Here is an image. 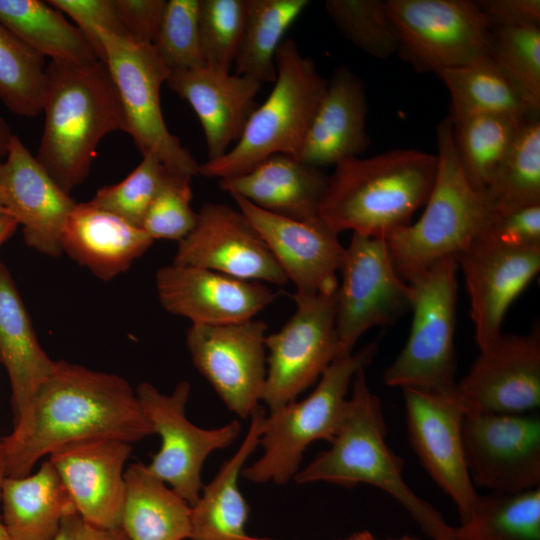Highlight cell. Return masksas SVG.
I'll return each mask as SVG.
<instances>
[{"label": "cell", "mask_w": 540, "mask_h": 540, "mask_svg": "<svg viewBox=\"0 0 540 540\" xmlns=\"http://www.w3.org/2000/svg\"><path fill=\"white\" fill-rule=\"evenodd\" d=\"M154 434L135 389L123 377L56 361L35 397L3 437L7 477H23L67 445L94 439L132 444Z\"/></svg>", "instance_id": "1"}, {"label": "cell", "mask_w": 540, "mask_h": 540, "mask_svg": "<svg viewBox=\"0 0 540 540\" xmlns=\"http://www.w3.org/2000/svg\"><path fill=\"white\" fill-rule=\"evenodd\" d=\"M45 76L44 126L35 158L70 193L88 177L101 140L127 132L126 119L104 61H50Z\"/></svg>", "instance_id": "2"}, {"label": "cell", "mask_w": 540, "mask_h": 540, "mask_svg": "<svg viewBox=\"0 0 540 540\" xmlns=\"http://www.w3.org/2000/svg\"><path fill=\"white\" fill-rule=\"evenodd\" d=\"M436 171L437 156L417 149L348 158L329 176L318 216L337 234L386 239L425 204Z\"/></svg>", "instance_id": "3"}, {"label": "cell", "mask_w": 540, "mask_h": 540, "mask_svg": "<svg viewBox=\"0 0 540 540\" xmlns=\"http://www.w3.org/2000/svg\"><path fill=\"white\" fill-rule=\"evenodd\" d=\"M329 443L327 450L298 471L296 483L372 485L400 503L431 540H454L453 527L405 482L404 461L386 443L381 402L368 385L365 368L353 378L343 422Z\"/></svg>", "instance_id": "4"}, {"label": "cell", "mask_w": 540, "mask_h": 540, "mask_svg": "<svg viewBox=\"0 0 540 540\" xmlns=\"http://www.w3.org/2000/svg\"><path fill=\"white\" fill-rule=\"evenodd\" d=\"M436 135L437 171L424 212L415 223L385 239L392 263L405 281L442 259L467 251L479 240L493 212L461 168L450 116L437 125Z\"/></svg>", "instance_id": "5"}, {"label": "cell", "mask_w": 540, "mask_h": 540, "mask_svg": "<svg viewBox=\"0 0 540 540\" xmlns=\"http://www.w3.org/2000/svg\"><path fill=\"white\" fill-rule=\"evenodd\" d=\"M275 67L273 89L253 111L239 140L220 158L200 164L199 174L221 180L244 174L275 154L299 158L328 80L292 39L280 43Z\"/></svg>", "instance_id": "6"}, {"label": "cell", "mask_w": 540, "mask_h": 540, "mask_svg": "<svg viewBox=\"0 0 540 540\" xmlns=\"http://www.w3.org/2000/svg\"><path fill=\"white\" fill-rule=\"evenodd\" d=\"M376 352V343H370L349 355L336 357L310 395L265 414L259 437L263 454L243 468L241 475L257 484H285L294 479L306 449L318 440L331 442L338 432L353 378L370 364Z\"/></svg>", "instance_id": "7"}, {"label": "cell", "mask_w": 540, "mask_h": 540, "mask_svg": "<svg viewBox=\"0 0 540 540\" xmlns=\"http://www.w3.org/2000/svg\"><path fill=\"white\" fill-rule=\"evenodd\" d=\"M458 270L456 258L448 257L406 281L411 329L405 346L384 371L387 386L456 393Z\"/></svg>", "instance_id": "8"}, {"label": "cell", "mask_w": 540, "mask_h": 540, "mask_svg": "<svg viewBox=\"0 0 540 540\" xmlns=\"http://www.w3.org/2000/svg\"><path fill=\"white\" fill-rule=\"evenodd\" d=\"M96 37L123 107L126 133L141 155H154L172 173L198 175L200 164L164 121L160 89L171 71L153 45L103 30H96Z\"/></svg>", "instance_id": "9"}, {"label": "cell", "mask_w": 540, "mask_h": 540, "mask_svg": "<svg viewBox=\"0 0 540 540\" xmlns=\"http://www.w3.org/2000/svg\"><path fill=\"white\" fill-rule=\"evenodd\" d=\"M398 54L416 71L436 73L489 56L491 25L469 0H386Z\"/></svg>", "instance_id": "10"}, {"label": "cell", "mask_w": 540, "mask_h": 540, "mask_svg": "<svg viewBox=\"0 0 540 540\" xmlns=\"http://www.w3.org/2000/svg\"><path fill=\"white\" fill-rule=\"evenodd\" d=\"M338 274L337 357L353 353L369 329L390 325L410 309V287L397 273L383 238L353 233Z\"/></svg>", "instance_id": "11"}, {"label": "cell", "mask_w": 540, "mask_h": 540, "mask_svg": "<svg viewBox=\"0 0 540 540\" xmlns=\"http://www.w3.org/2000/svg\"><path fill=\"white\" fill-rule=\"evenodd\" d=\"M296 310L283 327L266 335V378L261 401L269 411L288 404L319 380L338 356L336 291L295 292Z\"/></svg>", "instance_id": "12"}, {"label": "cell", "mask_w": 540, "mask_h": 540, "mask_svg": "<svg viewBox=\"0 0 540 540\" xmlns=\"http://www.w3.org/2000/svg\"><path fill=\"white\" fill-rule=\"evenodd\" d=\"M140 405L161 438L159 451L146 464L147 469L166 483L190 506L203 488L201 472L208 456L233 444L241 433L237 420L212 429L190 422L185 414L191 384L180 381L170 394H164L148 382L136 388Z\"/></svg>", "instance_id": "13"}, {"label": "cell", "mask_w": 540, "mask_h": 540, "mask_svg": "<svg viewBox=\"0 0 540 540\" xmlns=\"http://www.w3.org/2000/svg\"><path fill=\"white\" fill-rule=\"evenodd\" d=\"M462 442L474 486L492 493L540 488V417L466 412Z\"/></svg>", "instance_id": "14"}, {"label": "cell", "mask_w": 540, "mask_h": 540, "mask_svg": "<svg viewBox=\"0 0 540 540\" xmlns=\"http://www.w3.org/2000/svg\"><path fill=\"white\" fill-rule=\"evenodd\" d=\"M267 324L258 319L191 325L186 345L192 362L226 407L246 419L260 405L266 378Z\"/></svg>", "instance_id": "15"}, {"label": "cell", "mask_w": 540, "mask_h": 540, "mask_svg": "<svg viewBox=\"0 0 540 540\" xmlns=\"http://www.w3.org/2000/svg\"><path fill=\"white\" fill-rule=\"evenodd\" d=\"M402 391L410 445L430 477L454 502L460 523L465 522L479 496L463 450L462 423L467 411L456 393Z\"/></svg>", "instance_id": "16"}, {"label": "cell", "mask_w": 540, "mask_h": 540, "mask_svg": "<svg viewBox=\"0 0 540 540\" xmlns=\"http://www.w3.org/2000/svg\"><path fill=\"white\" fill-rule=\"evenodd\" d=\"M193 230L178 241L172 263L233 278L283 286L289 281L267 245L238 209L207 202Z\"/></svg>", "instance_id": "17"}, {"label": "cell", "mask_w": 540, "mask_h": 540, "mask_svg": "<svg viewBox=\"0 0 540 540\" xmlns=\"http://www.w3.org/2000/svg\"><path fill=\"white\" fill-rule=\"evenodd\" d=\"M456 383L467 412L527 413L540 406V329L501 333Z\"/></svg>", "instance_id": "18"}, {"label": "cell", "mask_w": 540, "mask_h": 540, "mask_svg": "<svg viewBox=\"0 0 540 540\" xmlns=\"http://www.w3.org/2000/svg\"><path fill=\"white\" fill-rule=\"evenodd\" d=\"M259 233L288 281L302 294L332 293L338 286L345 246L320 218L295 220L230 195Z\"/></svg>", "instance_id": "19"}, {"label": "cell", "mask_w": 540, "mask_h": 540, "mask_svg": "<svg viewBox=\"0 0 540 540\" xmlns=\"http://www.w3.org/2000/svg\"><path fill=\"white\" fill-rule=\"evenodd\" d=\"M157 296L167 312L191 325H219L253 319L277 294L261 282L171 263L155 275Z\"/></svg>", "instance_id": "20"}, {"label": "cell", "mask_w": 540, "mask_h": 540, "mask_svg": "<svg viewBox=\"0 0 540 540\" xmlns=\"http://www.w3.org/2000/svg\"><path fill=\"white\" fill-rule=\"evenodd\" d=\"M470 299V317L479 349L502 332L513 301L540 270V247L511 248L477 241L456 257Z\"/></svg>", "instance_id": "21"}, {"label": "cell", "mask_w": 540, "mask_h": 540, "mask_svg": "<svg viewBox=\"0 0 540 540\" xmlns=\"http://www.w3.org/2000/svg\"><path fill=\"white\" fill-rule=\"evenodd\" d=\"M0 186L7 213L22 226L26 245L50 257L61 255L63 228L77 203L17 135L0 164Z\"/></svg>", "instance_id": "22"}, {"label": "cell", "mask_w": 540, "mask_h": 540, "mask_svg": "<svg viewBox=\"0 0 540 540\" xmlns=\"http://www.w3.org/2000/svg\"><path fill=\"white\" fill-rule=\"evenodd\" d=\"M130 443L94 439L73 443L48 456L66 487L77 513L106 529L120 528L125 498V464Z\"/></svg>", "instance_id": "23"}, {"label": "cell", "mask_w": 540, "mask_h": 540, "mask_svg": "<svg viewBox=\"0 0 540 540\" xmlns=\"http://www.w3.org/2000/svg\"><path fill=\"white\" fill-rule=\"evenodd\" d=\"M166 83L196 113L203 128L208 160L220 158L239 140L258 106L255 98L261 86L251 77L206 66L172 71Z\"/></svg>", "instance_id": "24"}, {"label": "cell", "mask_w": 540, "mask_h": 540, "mask_svg": "<svg viewBox=\"0 0 540 540\" xmlns=\"http://www.w3.org/2000/svg\"><path fill=\"white\" fill-rule=\"evenodd\" d=\"M367 100L359 76L348 67L335 69L306 135L299 160L320 168L357 157L370 144Z\"/></svg>", "instance_id": "25"}, {"label": "cell", "mask_w": 540, "mask_h": 540, "mask_svg": "<svg viewBox=\"0 0 540 540\" xmlns=\"http://www.w3.org/2000/svg\"><path fill=\"white\" fill-rule=\"evenodd\" d=\"M141 228L94 206L77 203L62 232V250L101 280L127 271L152 245Z\"/></svg>", "instance_id": "26"}, {"label": "cell", "mask_w": 540, "mask_h": 540, "mask_svg": "<svg viewBox=\"0 0 540 540\" xmlns=\"http://www.w3.org/2000/svg\"><path fill=\"white\" fill-rule=\"evenodd\" d=\"M328 178L297 158L275 154L244 174L219 180V187L265 211L308 221L319 218Z\"/></svg>", "instance_id": "27"}, {"label": "cell", "mask_w": 540, "mask_h": 540, "mask_svg": "<svg viewBox=\"0 0 540 540\" xmlns=\"http://www.w3.org/2000/svg\"><path fill=\"white\" fill-rule=\"evenodd\" d=\"M265 414L261 404L255 408L238 450L203 486L198 500L191 506L189 540H279L255 537L246 532L249 506L238 483L245 462L259 445Z\"/></svg>", "instance_id": "28"}, {"label": "cell", "mask_w": 540, "mask_h": 540, "mask_svg": "<svg viewBox=\"0 0 540 540\" xmlns=\"http://www.w3.org/2000/svg\"><path fill=\"white\" fill-rule=\"evenodd\" d=\"M0 363L9 377L14 420L51 375L56 361L40 345L14 279L1 259Z\"/></svg>", "instance_id": "29"}, {"label": "cell", "mask_w": 540, "mask_h": 540, "mask_svg": "<svg viewBox=\"0 0 540 540\" xmlns=\"http://www.w3.org/2000/svg\"><path fill=\"white\" fill-rule=\"evenodd\" d=\"M2 521L11 540H52L63 520L77 513L54 466L47 459L23 477H6L1 488Z\"/></svg>", "instance_id": "30"}, {"label": "cell", "mask_w": 540, "mask_h": 540, "mask_svg": "<svg viewBox=\"0 0 540 540\" xmlns=\"http://www.w3.org/2000/svg\"><path fill=\"white\" fill-rule=\"evenodd\" d=\"M125 483L120 529L128 540L189 539L191 506L146 464H130Z\"/></svg>", "instance_id": "31"}, {"label": "cell", "mask_w": 540, "mask_h": 540, "mask_svg": "<svg viewBox=\"0 0 540 540\" xmlns=\"http://www.w3.org/2000/svg\"><path fill=\"white\" fill-rule=\"evenodd\" d=\"M0 22L34 52L51 61L100 60L87 37L48 1L0 0Z\"/></svg>", "instance_id": "32"}, {"label": "cell", "mask_w": 540, "mask_h": 540, "mask_svg": "<svg viewBox=\"0 0 540 540\" xmlns=\"http://www.w3.org/2000/svg\"><path fill=\"white\" fill-rule=\"evenodd\" d=\"M435 74L449 92L452 120L491 114L523 123L538 116L528 108L513 83L490 56Z\"/></svg>", "instance_id": "33"}, {"label": "cell", "mask_w": 540, "mask_h": 540, "mask_svg": "<svg viewBox=\"0 0 540 540\" xmlns=\"http://www.w3.org/2000/svg\"><path fill=\"white\" fill-rule=\"evenodd\" d=\"M308 0H247V15L235 58V74L262 83L276 79L275 54L282 37Z\"/></svg>", "instance_id": "34"}, {"label": "cell", "mask_w": 540, "mask_h": 540, "mask_svg": "<svg viewBox=\"0 0 540 540\" xmlns=\"http://www.w3.org/2000/svg\"><path fill=\"white\" fill-rule=\"evenodd\" d=\"M454 540H540V488L479 495Z\"/></svg>", "instance_id": "35"}, {"label": "cell", "mask_w": 540, "mask_h": 540, "mask_svg": "<svg viewBox=\"0 0 540 540\" xmlns=\"http://www.w3.org/2000/svg\"><path fill=\"white\" fill-rule=\"evenodd\" d=\"M523 123L491 114L452 120L453 141L459 163L476 190L483 193L488 186Z\"/></svg>", "instance_id": "36"}, {"label": "cell", "mask_w": 540, "mask_h": 540, "mask_svg": "<svg viewBox=\"0 0 540 540\" xmlns=\"http://www.w3.org/2000/svg\"><path fill=\"white\" fill-rule=\"evenodd\" d=\"M483 194L493 212L540 205V121H525Z\"/></svg>", "instance_id": "37"}, {"label": "cell", "mask_w": 540, "mask_h": 540, "mask_svg": "<svg viewBox=\"0 0 540 540\" xmlns=\"http://www.w3.org/2000/svg\"><path fill=\"white\" fill-rule=\"evenodd\" d=\"M44 57L0 22V99L13 113L34 118L42 112Z\"/></svg>", "instance_id": "38"}, {"label": "cell", "mask_w": 540, "mask_h": 540, "mask_svg": "<svg viewBox=\"0 0 540 540\" xmlns=\"http://www.w3.org/2000/svg\"><path fill=\"white\" fill-rule=\"evenodd\" d=\"M489 56L513 83L528 108L540 110V27H493Z\"/></svg>", "instance_id": "39"}, {"label": "cell", "mask_w": 540, "mask_h": 540, "mask_svg": "<svg viewBox=\"0 0 540 540\" xmlns=\"http://www.w3.org/2000/svg\"><path fill=\"white\" fill-rule=\"evenodd\" d=\"M327 14L337 29L366 54L387 59L398 53L399 38L382 0H327Z\"/></svg>", "instance_id": "40"}, {"label": "cell", "mask_w": 540, "mask_h": 540, "mask_svg": "<svg viewBox=\"0 0 540 540\" xmlns=\"http://www.w3.org/2000/svg\"><path fill=\"white\" fill-rule=\"evenodd\" d=\"M246 15L247 0H200L199 33L206 67L231 71Z\"/></svg>", "instance_id": "41"}, {"label": "cell", "mask_w": 540, "mask_h": 540, "mask_svg": "<svg viewBox=\"0 0 540 540\" xmlns=\"http://www.w3.org/2000/svg\"><path fill=\"white\" fill-rule=\"evenodd\" d=\"M199 7L200 0L166 1L152 45L171 72L205 66Z\"/></svg>", "instance_id": "42"}, {"label": "cell", "mask_w": 540, "mask_h": 540, "mask_svg": "<svg viewBox=\"0 0 540 540\" xmlns=\"http://www.w3.org/2000/svg\"><path fill=\"white\" fill-rule=\"evenodd\" d=\"M168 172L154 155H143L137 167L122 181L100 188L89 202L141 227Z\"/></svg>", "instance_id": "43"}, {"label": "cell", "mask_w": 540, "mask_h": 540, "mask_svg": "<svg viewBox=\"0 0 540 540\" xmlns=\"http://www.w3.org/2000/svg\"><path fill=\"white\" fill-rule=\"evenodd\" d=\"M191 180L168 172L141 224L153 240L180 241L195 227L198 214L191 207Z\"/></svg>", "instance_id": "44"}, {"label": "cell", "mask_w": 540, "mask_h": 540, "mask_svg": "<svg viewBox=\"0 0 540 540\" xmlns=\"http://www.w3.org/2000/svg\"><path fill=\"white\" fill-rule=\"evenodd\" d=\"M478 241L511 248L540 247V205L492 212Z\"/></svg>", "instance_id": "45"}, {"label": "cell", "mask_w": 540, "mask_h": 540, "mask_svg": "<svg viewBox=\"0 0 540 540\" xmlns=\"http://www.w3.org/2000/svg\"><path fill=\"white\" fill-rule=\"evenodd\" d=\"M48 3L73 20L90 41L100 60L102 50L96 30L125 37L114 0H50Z\"/></svg>", "instance_id": "46"}, {"label": "cell", "mask_w": 540, "mask_h": 540, "mask_svg": "<svg viewBox=\"0 0 540 540\" xmlns=\"http://www.w3.org/2000/svg\"><path fill=\"white\" fill-rule=\"evenodd\" d=\"M125 37L152 44L160 25L165 0H114Z\"/></svg>", "instance_id": "47"}, {"label": "cell", "mask_w": 540, "mask_h": 540, "mask_svg": "<svg viewBox=\"0 0 540 540\" xmlns=\"http://www.w3.org/2000/svg\"><path fill=\"white\" fill-rule=\"evenodd\" d=\"M493 27H540L539 0H485L477 2Z\"/></svg>", "instance_id": "48"}, {"label": "cell", "mask_w": 540, "mask_h": 540, "mask_svg": "<svg viewBox=\"0 0 540 540\" xmlns=\"http://www.w3.org/2000/svg\"><path fill=\"white\" fill-rule=\"evenodd\" d=\"M52 540H128L120 528L106 529L84 520L78 513L67 516Z\"/></svg>", "instance_id": "49"}, {"label": "cell", "mask_w": 540, "mask_h": 540, "mask_svg": "<svg viewBox=\"0 0 540 540\" xmlns=\"http://www.w3.org/2000/svg\"><path fill=\"white\" fill-rule=\"evenodd\" d=\"M14 136L6 120L0 116V164L6 158Z\"/></svg>", "instance_id": "50"}, {"label": "cell", "mask_w": 540, "mask_h": 540, "mask_svg": "<svg viewBox=\"0 0 540 540\" xmlns=\"http://www.w3.org/2000/svg\"><path fill=\"white\" fill-rule=\"evenodd\" d=\"M18 227L16 220L8 215H0V247L14 234Z\"/></svg>", "instance_id": "51"}, {"label": "cell", "mask_w": 540, "mask_h": 540, "mask_svg": "<svg viewBox=\"0 0 540 540\" xmlns=\"http://www.w3.org/2000/svg\"><path fill=\"white\" fill-rule=\"evenodd\" d=\"M335 540H380V539L375 537L371 532L367 530H363V531L353 533L347 537L339 538ZM387 540H390V539H387Z\"/></svg>", "instance_id": "52"}, {"label": "cell", "mask_w": 540, "mask_h": 540, "mask_svg": "<svg viewBox=\"0 0 540 540\" xmlns=\"http://www.w3.org/2000/svg\"><path fill=\"white\" fill-rule=\"evenodd\" d=\"M6 477L7 476H6V468H5V461H4L3 437L0 436V494H1L2 484Z\"/></svg>", "instance_id": "53"}, {"label": "cell", "mask_w": 540, "mask_h": 540, "mask_svg": "<svg viewBox=\"0 0 540 540\" xmlns=\"http://www.w3.org/2000/svg\"><path fill=\"white\" fill-rule=\"evenodd\" d=\"M0 540H11L10 535L1 518H0Z\"/></svg>", "instance_id": "54"}, {"label": "cell", "mask_w": 540, "mask_h": 540, "mask_svg": "<svg viewBox=\"0 0 540 540\" xmlns=\"http://www.w3.org/2000/svg\"><path fill=\"white\" fill-rule=\"evenodd\" d=\"M8 214L5 207V193L3 188L0 186V215Z\"/></svg>", "instance_id": "55"}, {"label": "cell", "mask_w": 540, "mask_h": 540, "mask_svg": "<svg viewBox=\"0 0 540 540\" xmlns=\"http://www.w3.org/2000/svg\"><path fill=\"white\" fill-rule=\"evenodd\" d=\"M390 540H421L417 537H414V536H411V535H404V536H401V537H398V538H393V539H390Z\"/></svg>", "instance_id": "56"}]
</instances>
